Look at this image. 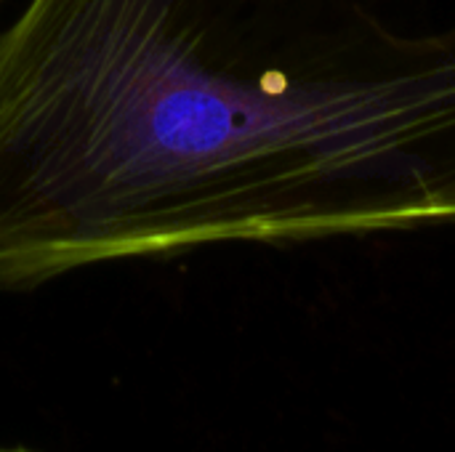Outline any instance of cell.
<instances>
[{
  "label": "cell",
  "mask_w": 455,
  "mask_h": 452,
  "mask_svg": "<svg viewBox=\"0 0 455 452\" xmlns=\"http://www.w3.org/2000/svg\"><path fill=\"white\" fill-rule=\"evenodd\" d=\"M455 224V19L27 0L0 29V293L213 245Z\"/></svg>",
  "instance_id": "obj_1"
},
{
  "label": "cell",
  "mask_w": 455,
  "mask_h": 452,
  "mask_svg": "<svg viewBox=\"0 0 455 452\" xmlns=\"http://www.w3.org/2000/svg\"><path fill=\"white\" fill-rule=\"evenodd\" d=\"M0 452H27V450H0Z\"/></svg>",
  "instance_id": "obj_2"
}]
</instances>
